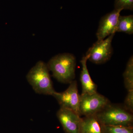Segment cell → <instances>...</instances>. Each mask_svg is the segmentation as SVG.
Here are the masks:
<instances>
[{
	"instance_id": "obj_7",
	"label": "cell",
	"mask_w": 133,
	"mask_h": 133,
	"mask_svg": "<svg viewBox=\"0 0 133 133\" xmlns=\"http://www.w3.org/2000/svg\"><path fill=\"white\" fill-rule=\"evenodd\" d=\"M57 116L65 133H80L82 118L73 111L60 107Z\"/></svg>"
},
{
	"instance_id": "obj_2",
	"label": "cell",
	"mask_w": 133,
	"mask_h": 133,
	"mask_svg": "<svg viewBox=\"0 0 133 133\" xmlns=\"http://www.w3.org/2000/svg\"><path fill=\"white\" fill-rule=\"evenodd\" d=\"M49 71L47 64L39 61L27 74V81L36 93L53 96L56 92Z\"/></svg>"
},
{
	"instance_id": "obj_10",
	"label": "cell",
	"mask_w": 133,
	"mask_h": 133,
	"mask_svg": "<svg viewBox=\"0 0 133 133\" xmlns=\"http://www.w3.org/2000/svg\"><path fill=\"white\" fill-rule=\"evenodd\" d=\"M80 133H104L102 125L96 115L85 116L82 118Z\"/></svg>"
},
{
	"instance_id": "obj_11",
	"label": "cell",
	"mask_w": 133,
	"mask_h": 133,
	"mask_svg": "<svg viewBox=\"0 0 133 133\" xmlns=\"http://www.w3.org/2000/svg\"><path fill=\"white\" fill-rule=\"evenodd\" d=\"M115 32H121L132 35L133 33V16L120 15L118 19Z\"/></svg>"
},
{
	"instance_id": "obj_13",
	"label": "cell",
	"mask_w": 133,
	"mask_h": 133,
	"mask_svg": "<svg viewBox=\"0 0 133 133\" xmlns=\"http://www.w3.org/2000/svg\"><path fill=\"white\" fill-rule=\"evenodd\" d=\"M104 133H133L132 127L102 125Z\"/></svg>"
},
{
	"instance_id": "obj_8",
	"label": "cell",
	"mask_w": 133,
	"mask_h": 133,
	"mask_svg": "<svg viewBox=\"0 0 133 133\" xmlns=\"http://www.w3.org/2000/svg\"><path fill=\"white\" fill-rule=\"evenodd\" d=\"M121 10L115 9L102 17L96 33L97 41H102L112 34H115Z\"/></svg>"
},
{
	"instance_id": "obj_3",
	"label": "cell",
	"mask_w": 133,
	"mask_h": 133,
	"mask_svg": "<svg viewBox=\"0 0 133 133\" xmlns=\"http://www.w3.org/2000/svg\"><path fill=\"white\" fill-rule=\"evenodd\" d=\"M95 115L102 125L132 127V113L124 107L110 104Z\"/></svg>"
},
{
	"instance_id": "obj_15",
	"label": "cell",
	"mask_w": 133,
	"mask_h": 133,
	"mask_svg": "<svg viewBox=\"0 0 133 133\" xmlns=\"http://www.w3.org/2000/svg\"><path fill=\"white\" fill-rule=\"evenodd\" d=\"M132 113L133 112V90L128 91V94L126 96L124 102L123 107Z\"/></svg>"
},
{
	"instance_id": "obj_5",
	"label": "cell",
	"mask_w": 133,
	"mask_h": 133,
	"mask_svg": "<svg viewBox=\"0 0 133 133\" xmlns=\"http://www.w3.org/2000/svg\"><path fill=\"white\" fill-rule=\"evenodd\" d=\"M115 34L110 35L102 41H97L90 48L86 53L89 61L96 64H101L110 59L112 53V41Z\"/></svg>"
},
{
	"instance_id": "obj_9",
	"label": "cell",
	"mask_w": 133,
	"mask_h": 133,
	"mask_svg": "<svg viewBox=\"0 0 133 133\" xmlns=\"http://www.w3.org/2000/svg\"><path fill=\"white\" fill-rule=\"evenodd\" d=\"M88 58V56L86 55L80 61L82 65L80 78L82 88L81 94H91L97 92V86L91 78L87 65Z\"/></svg>"
},
{
	"instance_id": "obj_12",
	"label": "cell",
	"mask_w": 133,
	"mask_h": 133,
	"mask_svg": "<svg viewBox=\"0 0 133 133\" xmlns=\"http://www.w3.org/2000/svg\"><path fill=\"white\" fill-rule=\"evenodd\" d=\"M124 84L128 91L133 90V57L131 56L123 74Z\"/></svg>"
},
{
	"instance_id": "obj_14",
	"label": "cell",
	"mask_w": 133,
	"mask_h": 133,
	"mask_svg": "<svg viewBox=\"0 0 133 133\" xmlns=\"http://www.w3.org/2000/svg\"><path fill=\"white\" fill-rule=\"evenodd\" d=\"M115 9H126L133 10V0H115Z\"/></svg>"
},
{
	"instance_id": "obj_1",
	"label": "cell",
	"mask_w": 133,
	"mask_h": 133,
	"mask_svg": "<svg viewBox=\"0 0 133 133\" xmlns=\"http://www.w3.org/2000/svg\"><path fill=\"white\" fill-rule=\"evenodd\" d=\"M47 64L52 76L59 82L70 83L75 78L76 60L72 54L64 53L56 55Z\"/></svg>"
},
{
	"instance_id": "obj_4",
	"label": "cell",
	"mask_w": 133,
	"mask_h": 133,
	"mask_svg": "<svg viewBox=\"0 0 133 133\" xmlns=\"http://www.w3.org/2000/svg\"><path fill=\"white\" fill-rule=\"evenodd\" d=\"M110 104L109 100L97 92L92 94H81L79 114L85 116L95 115Z\"/></svg>"
},
{
	"instance_id": "obj_6",
	"label": "cell",
	"mask_w": 133,
	"mask_h": 133,
	"mask_svg": "<svg viewBox=\"0 0 133 133\" xmlns=\"http://www.w3.org/2000/svg\"><path fill=\"white\" fill-rule=\"evenodd\" d=\"M52 96L57 101L60 107L71 110L79 115L80 95L78 93L77 81L73 80L65 91L62 92L56 91Z\"/></svg>"
}]
</instances>
